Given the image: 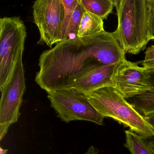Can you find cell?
Instances as JSON below:
<instances>
[{
    "label": "cell",
    "mask_w": 154,
    "mask_h": 154,
    "mask_svg": "<svg viewBox=\"0 0 154 154\" xmlns=\"http://www.w3.org/2000/svg\"><path fill=\"white\" fill-rule=\"evenodd\" d=\"M26 28L18 17L0 19V91L12 77L25 49Z\"/></svg>",
    "instance_id": "cell-4"
},
{
    "label": "cell",
    "mask_w": 154,
    "mask_h": 154,
    "mask_svg": "<svg viewBox=\"0 0 154 154\" xmlns=\"http://www.w3.org/2000/svg\"><path fill=\"white\" fill-rule=\"evenodd\" d=\"M126 60L112 33L104 30L94 35L61 41L43 52L35 82L48 93L69 90L75 81L100 66Z\"/></svg>",
    "instance_id": "cell-1"
},
{
    "label": "cell",
    "mask_w": 154,
    "mask_h": 154,
    "mask_svg": "<svg viewBox=\"0 0 154 154\" xmlns=\"http://www.w3.org/2000/svg\"><path fill=\"white\" fill-rule=\"evenodd\" d=\"M142 65L145 68H154V60L148 62H143Z\"/></svg>",
    "instance_id": "cell-20"
},
{
    "label": "cell",
    "mask_w": 154,
    "mask_h": 154,
    "mask_svg": "<svg viewBox=\"0 0 154 154\" xmlns=\"http://www.w3.org/2000/svg\"><path fill=\"white\" fill-rule=\"evenodd\" d=\"M148 26L150 40L154 39V0H146Z\"/></svg>",
    "instance_id": "cell-16"
},
{
    "label": "cell",
    "mask_w": 154,
    "mask_h": 154,
    "mask_svg": "<svg viewBox=\"0 0 154 154\" xmlns=\"http://www.w3.org/2000/svg\"><path fill=\"white\" fill-rule=\"evenodd\" d=\"M34 22L38 29L39 45L52 48L62 41L61 28L64 9L61 0H37L33 6Z\"/></svg>",
    "instance_id": "cell-7"
},
{
    "label": "cell",
    "mask_w": 154,
    "mask_h": 154,
    "mask_svg": "<svg viewBox=\"0 0 154 154\" xmlns=\"http://www.w3.org/2000/svg\"><path fill=\"white\" fill-rule=\"evenodd\" d=\"M48 98L51 106L61 120L68 122L86 121L102 125L104 117L94 108L85 94L73 89L49 93Z\"/></svg>",
    "instance_id": "cell-5"
},
{
    "label": "cell",
    "mask_w": 154,
    "mask_h": 154,
    "mask_svg": "<svg viewBox=\"0 0 154 154\" xmlns=\"http://www.w3.org/2000/svg\"><path fill=\"white\" fill-rule=\"evenodd\" d=\"M85 11L79 0L78 5L74 11L70 20L64 40L71 39L72 38V36H73V38H77L81 20Z\"/></svg>",
    "instance_id": "cell-14"
},
{
    "label": "cell",
    "mask_w": 154,
    "mask_h": 154,
    "mask_svg": "<svg viewBox=\"0 0 154 154\" xmlns=\"http://www.w3.org/2000/svg\"><path fill=\"white\" fill-rule=\"evenodd\" d=\"M150 75L151 89L144 93L126 99L144 117L154 115V68H146Z\"/></svg>",
    "instance_id": "cell-10"
},
{
    "label": "cell",
    "mask_w": 154,
    "mask_h": 154,
    "mask_svg": "<svg viewBox=\"0 0 154 154\" xmlns=\"http://www.w3.org/2000/svg\"><path fill=\"white\" fill-rule=\"evenodd\" d=\"M104 31L103 20L85 11L81 20L77 38H81L94 35Z\"/></svg>",
    "instance_id": "cell-12"
},
{
    "label": "cell",
    "mask_w": 154,
    "mask_h": 154,
    "mask_svg": "<svg viewBox=\"0 0 154 154\" xmlns=\"http://www.w3.org/2000/svg\"><path fill=\"white\" fill-rule=\"evenodd\" d=\"M85 95L104 118L113 119L145 138L154 137V127L114 87H103Z\"/></svg>",
    "instance_id": "cell-3"
},
{
    "label": "cell",
    "mask_w": 154,
    "mask_h": 154,
    "mask_svg": "<svg viewBox=\"0 0 154 154\" xmlns=\"http://www.w3.org/2000/svg\"><path fill=\"white\" fill-rule=\"evenodd\" d=\"M145 118H146L147 121L152 127L154 128V115L145 117ZM154 137V139H153V140H152V141H150V143H151V145H152L153 148L154 149V137Z\"/></svg>",
    "instance_id": "cell-18"
},
{
    "label": "cell",
    "mask_w": 154,
    "mask_h": 154,
    "mask_svg": "<svg viewBox=\"0 0 154 154\" xmlns=\"http://www.w3.org/2000/svg\"><path fill=\"white\" fill-rule=\"evenodd\" d=\"M124 61L100 66L87 75L75 81L72 85V89L85 95L103 87H113L114 75Z\"/></svg>",
    "instance_id": "cell-9"
},
{
    "label": "cell",
    "mask_w": 154,
    "mask_h": 154,
    "mask_svg": "<svg viewBox=\"0 0 154 154\" xmlns=\"http://www.w3.org/2000/svg\"><path fill=\"white\" fill-rule=\"evenodd\" d=\"M154 60V45L148 48L145 52V59L143 62H146Z\"/></svg>",
    "instance_id": "cell-17"
},
{
    "label": "cell",
    "mask_w": 154,
    "mask_h": 154,
    "mask_svg": "<svg viewBox=\"0 0 154 154\" xmlns=\"http://www.w3.org/2000/svg\"><path fill=\"white\" fill-rule=\"evenodd\" d=\"M8 149H2V147H1V148H0V154H6L8 153Z\"/></svg>",
    "instance_id": "cell-21"
},
{
    "label": "cell",
    "mask_w": 154,
    "mask_h": 154,
    "mask_svg": "<svg viewBox=\"0 0 154 154\" xmlns=\"http://www.w3.org/2000/svg\"><path fill=\"white\" fill-rule=\"evenodd\" d=\"M118 25L112 32L125 54H137L150 40L146 0H114Z\"/></svg>",
    "instance_id": "cell-2"
},
{
    "label": "cell",
    "mask_w": 154,
    "mask_h": 154,
    "mask_svg": "<svg viewBox=\"0 0 154 154\" xmlns=\"http://www.w3.org/2000/svg\"><path fill=\"white\" fill-rule=\"evenodd\" d=\"M113 83V87L126 99L133 98L152 88L147 69L127 60L117 70Z\"/></svg>",
    "instance_id": "cell-8"
},
{
    "label": "cell",
    "mask_w": 154,
    "mask_h": 154,
    "mask_svg": "<svg viewBox=\"0 0 154 154\" xmlns=\"http://www.w3.org/2000/svg\"><path fill=\"white\" fill-rule=\"evenodd\" d=\"M99 153V150L98 149L91 146L89 147L88 150L84 154H98Z\"/></svg>",
    "instance_id": "cell-19"
},
{
    "label": "cell",
    "mask_w": 154,
    "mask_h": 154,
    "mask_svg": "<svg viewBox=\"0 0 154 154\" xmlns=\"http://www.w3.org/2000/svg\"><path fill=\"white\" fill-rule=\"evenodd\" d=\"M124 146L131 154H154V149L150 141L133 132L130 129L125 131Z\"/></svg>",
    "instance_id": "cell-11"
},
{
    "label": "cell",
    "mask_w": 154,
    "mask_h": 154,
    "mask_svg": "<svg viewBox=\"0 0 154 154\" xmlns=\"http://www.w3.org/2000/svg\"><path fill=\"white\" fill-rule=\"evenodd\" d=\"M64 9L63 19L61 28V39L62 41L65 39L67 29L74 11L77 7L79 0L66 1L61 0Z\"/></svg>",
    "instance_id": "cell-15"
},
{
    "label": "cell",
    "mask_w": 154,
    "mask_h": 154,
    "mask_svg": "<svg viewBox=\"0 0 154 154\" xmlns=\"http://www.w3.org/2000/svg\"><path fill=\"white\" fill-rule=\"evenodd\" d=\"M85 11L106 19L114 7V0H79Z\"/></svg>",
    "instance_id": "cell-13"
},
{
    "label": "cell",
    "mask_w": 154,
    "mask_h": 154,
    "mask_svg": "<svg viewBox=\"0 0 154 154\" xmlns=\"http://www.w3.org/2000/svg\"><path fill=\"white\" fill-rule=\"evenodd\" d=\"M26 91L25 71L21 56L12 77L4 89L1 91L0 139H3L11 125L16 123L20 116V109Z\"/></svg>",
    "instance_id": "cell-6"
}]
</instances>
